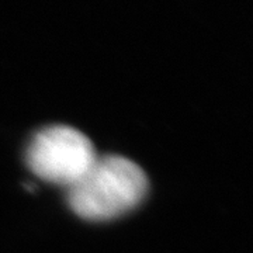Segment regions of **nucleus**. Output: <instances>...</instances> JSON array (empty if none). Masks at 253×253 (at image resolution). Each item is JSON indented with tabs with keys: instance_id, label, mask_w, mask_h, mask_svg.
Here are the masks:
<instances>
[{
	"instance_id": "1",
	"label": "nucleus",
	"mask_w": 253,
	"mask_h": 253,
	"mask_svg": "<svg viewBox=\"0 0 253 253\" xmlns=\"http://www.w3.org/2000/svg\"><path fill=\"white\" fill-rule=\"evenodd\" d=\"M146 191L144 170L120 155H99L81 180L66 190L73 212L89 221L124 215L139 206Z\"/></svg>"
},
{
	"instance_id": "2",
	"label": "nucleus",
	"mask_w": 253,
	"mask_h": 253,
	"mask_svg": "<svg viewBox=\"0 0 253 253\" xmlns=\"http://www.w3.org/2000/svg\"><path fill=\"white\" fill-rule=\"evenodd\" d=\"M97 156L90 139L68 126H51L38 131L26 154L31 172L66 190L81 180Z\"/></svg>"
}]
</instances>
